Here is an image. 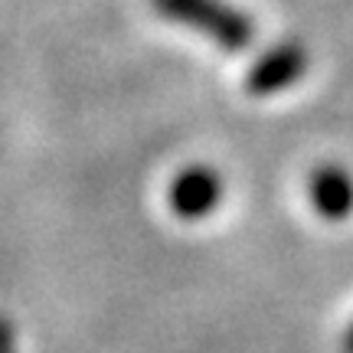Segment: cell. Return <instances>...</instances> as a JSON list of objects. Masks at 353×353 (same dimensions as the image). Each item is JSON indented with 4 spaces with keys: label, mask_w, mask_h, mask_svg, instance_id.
Segmentation results:
<instances>
[{
    "label": "cell",
    "mask_w": 353,
    "mask_h": 353,
    "mask_svg": "<svg viewBox=\"0 0 353 353\" xmlns=\"http://www.w3.org/2000/svg\"><path fill=\"white\" fill-rule=\"evenodd\" d=\"M154 7L161 17L196 30L229 52H242L255 39L252 17H245L226 0H154Z\"/></svg>",
    "instance_id": "obj_1"
},
{
    "label": "cell",
    "mask_w": 353,
    "mask_h": 353,
    "mask_svg": "<svg viewBox=\"0 0 353 353\" xmlns=\"http://www.w3.org/2000/svg\"><path fill=\"white\" fill-rule=\"evenodd\" d=\"M307 50L298 43H278L268 52H262L245 76V92L255 99H268L291 88L307 72Z\"/></svg>",
    "instance_id": "obj_2"
},
{
    "label": "cell",
    "mask_w": 353,
    "mask_h": 353,
    "mask_svg": "<svg viewBox=\"0 0 353 353\" xmlns=\"http://www.w3.org/2000/svg\"><path fill=\"white\" fill-rule=\"evenodd\" d=\"M311 203L324 219H347L353 213V176L343 167H321L311 174Z\"/></svg>",
    "instance_id": "obj_4"
},
{
    "label": "cell",
    "mask_w": 353,
    "mask_h": 353,
    "mask_svg": "<svg viewBox=\"0 0 353 353\" xmlns=\"http://www.w3.org/2000/svg\"><path fill=\"white\" fill-rule=\"evenodd\" d=\"M223 200V183L210 167H187L170 183V206L180 219H203Z\"/></svg>",
    "instance_id": "obj_3"
},
{
    "label": "cell",
    "mask_w": 353,
    "mask_h": 353,
    "mask_svg": "<svg viewBox=\"0 0 353 353\" xmlns=\"http://www.w3.org/2000/svg\"><path fill=\"white\" fill-rule=\"evenodd\" d=\"M343 350H347V353H353V327L347 330V343H343Z\"/></svg>",
    "instance_id": "obj_5"
}]
</instances>
